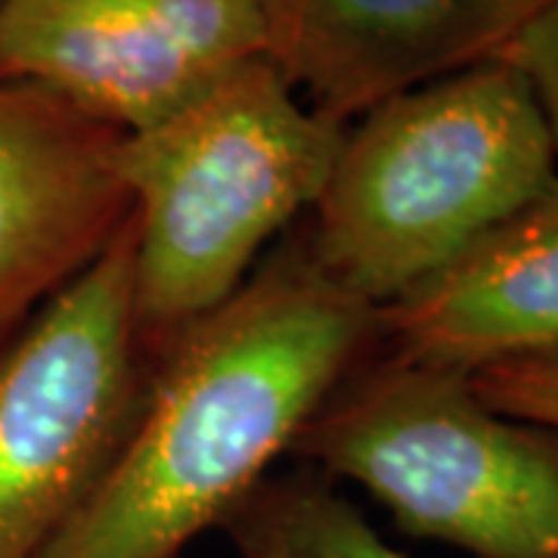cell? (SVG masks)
Segmentation results:
<instances>
[{
    "mask_svg": "<svg viewBox=\"0 0 558 558\" xmlns=\"http://www.w3.org/2000/svg\"><path fill=\"white\" fill-rule=\"evenodd\" d=\"M348 124L317 199L311 260L385 311L558 183V149L519 69L487 60Z\"/></svg>",
    "mask_w": 558,
    "mask_h": 558,
    "instance_id": "7a4b0ae2",
    "label": "cell"
},
{
    "mask_svg": "<svg viewBox=\"0 0 558 558\" xmlns=\"http://www.w3.org/2000/svg\"><path fill=\"white\" fill-rule=\"evenodd\" d=\"M267 0H0V81L137 134L267 57Z\"/></svg>",
    "mask_w": 558,
    "mask_h": 558,
    "instance_id": "8992f818",
    "label": "cell"
},
{
    "mask_svg": "<svg viewBox=\"0 0 558 558\" xmlns=\"http://www.w3.org/2000/svg\"><path fill=\"white\" fill-rule=\"evenodd\" d=\"M379 311L311 255L267 264L159 354L100 484L40 558H180L299 444Z\"/></svg>",
    "mask_w": 558,
    "mask_h": 558,
    "instance_id": "6da1fadb",
    "label": "cell"
},
{
    "mask_svg": "<svg viewBox=\"0 0 558 558\" xmlns=\"http://www.w3.org/2000/svg\"><path fill=\"white\" fill-rule=\"evenodd\" d=\"M121 140L35 84L0 81V344L128 227Z\"/></svg>",
    "mask_w": 558,
    "mask_h": 558,
    "instance_id": "52a82bcc",
    "label": "cell"
},
{
    "mask_svg": "<svg viewBox=\"0 0 558 558\" xmlns=\"http://www.w3.org/2000/svg\"><path fill=\"white\" fill-rule=\"evenodd\" d=\"M223 524L242 558H410L317 481L258 487Z\"/></svg>",
    "mask_w": 558,
    "mask_h": 558,
    "instance_id": "30bf717a",
    "label": "cell"
},
{
    "mask_svg": "<svg viewBox=\"0 0 558 558\" xmlns=\"http://www.w3.org/2000/svg\"><path fill=\"white\" fill-rule=\"evenodd\" d=\"M391 357L475 373L558 354V183L379 311Z\"/></svg>",
    "mask_w": 558,
    "mask_h": 558,
    "instance_id": "9c48e42d",
    "label": "cell"
},
{
    "mask_svg": "<svg viewBox=\"0 0 558 558\" xmlns=\"http://www.w3.org/2000/svg\"><path fill=\"white\" fill-rule=\"evenodd\" d=\"M344 131L258 57L171 119L124 134L119 174L146 351L161 354L252 279L260 248L317 205Z\"/></svg>",
    "mask_w": 558,
    "mask_h": 558,
    "instance_id": "3957f363",
    "label": "cell"
},
{
    "mask_svg": "<svg viewBox=\"0 0 558 558\" xmlns=\"http://www.w3.org/2000/svg\"><path fill=\"white\" fill-rule=\"evenodd\" d=\"M497 60L519 69L531 84L558 149V0H546L499 50Z\"/></svg>",
    "mask_w": 558,
    "mask_h": 558,
    "instance_id": "7c38bea8",
    "label": "cell"
},
{
    "mask_svg": "<svg viewBox=\"0 0 558 558\" xmlns=\"http://www.w3.org/2000/svg\"><path fill=\"white\" fill-rule=\"evenodd\" d=\"M299 444L413 537L558 558V435L490 410L462 369L391 357L326 400Z\"/></svg>",
    "mask_w": 558,
    "mask_h": 558,
    "instance_id": "277c9868",
    "label": "cell"
},
{
    "mask_svg": "<svg viewBox=\"0 0 558 558\" xmlns=\"http://www.w3.org/2000/svg\"><path fill=\"white\" fill-rule=\"evenodd\" d=\"M546 0H267V60L351 124L410 87L497 60Z\"/></svg>",
    "mask_w": 558,
    "mask_h": 558,
    "instance_id": "ba28073f",
    "label": "cell"
},
{
    "mask_svg": "<svg viewBox=\"0 0 558 558\" xmlns=\"http://www.w3.org/2000/svg\"><path fill=\"white\" fill-rule=\"evenodd\" d=\"M469 376L490 410L558 435V354L499 360Z\"/></svg>",
    "mask_w": 558,
    "mask_h": 558,
    "instance_id": "8fae6325",
    "label": "cell"
},
{
    "mask_svg": "<svg viewBox=\"0 0 558 558\" xmlns=\"http://www.w3.org/2000/svg\"><path fill=\"white\" fill-rule=\"evenodd\" d=\"M131 220L0 344V558H40L100 484L143 379Z\"/></svg>",
    "mask_w": 558,
    "mask_h": 558,
    "instance_id": "5b68a950",
    "label": "cell"
}]
</instances>
